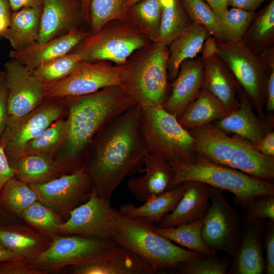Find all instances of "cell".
<instances>
[{"label":"cell","mask_w":274,"mask_h":274,"mask_svg":"<svg viewBox=\"0 0 274 274\" xmlns=\"http://www.w3.org/2000/svg\"><path fill=\"white\" fill-rule=\"evenodd\" d=\"M141 106L136 104L106 122L89 145L83 166L93 189L111 200L123 180L138 172L149 152L141 127Z\"/></svg>","instance_id":"obj_1"},{"label":"cell","mask_w":274,"mask_h":274,"mask_svg":"<svg viewBox=\"0 0 274 274\" xmlns=\"http://www.w3.org/2000/svg\"><path fill=\"white\" fill-rule=\"evenodd\" d=\"M63 99L68 109L66 133L53 158L64 170L72 172L83 167L87 149L102 126L138 104L122 85Z\"/></svg>","instance_id":"obj_2"},{"label":"cell","mask_w":274,"mask_h":274,"mask_svg":"<svg viewBox=\"0 0 274 274\" xmlns=\"http://www.w3.org/2000/svg\"><path fill=\"white\" fill-rule=\"evenodd\" d=\"M188 131L197 155L259 179H273L274 156L262 154L249 142L235 135L229 136L212 123Z\"/></svg>","instance_id":"obj_3"},{"label":"cell","mask_w":274,"mask_h":274,"mask_svg":"<svg viewBox=\"0 0 274 274\" xmlns=\"http://www.w3.org/2000/svg\"><path fill=\"white\" fill-rule=\"evenodd\" d=\"M168 57L167 46L151 42L123 64L121 85L141 106H162L168 98Z\"/></svg>","instance_id":"obj_4"},{"label":"cell","mask_w":274,"mask_h":274,"mask_svg":"<svg viewBox=\"0 0 274 274\" xmlns=\"http://www.w3.org/2000/svg\"><path fill=\"white\" fill-rule=\"evenodd\" d=\"M169 162L174 177L167 190L185 181H199L230 192L234 195L236 203L245 209L256 196H274V185L269 181L217 164L197 154L191 163Z\"/></svg>","instance_id":"obj_5"},{"label":"cell","mask_w":274,"mask_h":274,"mask_svg":"<svg viewBox=\"0 0 274 274\" xmlns=\"http://www.w3.org/2000/svg\"><path fill=\"white\" fill-rule=\"evenodd\" d=\"M116 231L112 239L137 254L154 267L174 271L180 264L203 256L160 235L150 223L127 217L114 208Z\"/></svg>","instance_id":"obj_6"},{"label":"cell","mask_w":274,"mask_h":274,"mask_svg":"<svg viewBox=\"0 0 274 274\" xmlns=\"http://www.w3.org/2000/svg\"><path fill=\"white\" fill-rule=\"evenodd\" d=\"M216 42L218 55L242 86L258 117L264 119L266 85L271 67L274 65V48L257 55L242 41Z\"/></svg>","instance_id":"obj_7"},{"label":"cell","mask_w":274,"mask_h":274,"mask_svg":"<svg viewBox=\"0 0 274 274\" xmlns=\"http://www.w3.org/2000/svg\"><path fill=\"white\" fill-rule=\"evenodd\" d=\"M141 127L149 152L169 161L191 163L196 159L193 136L162 106H141Z\"/></svg>","instance_id":"obj_8"},{"label":"cell","mask_w":274,"mask_h":274,"mask_svg":"<svg viewBox=\"0 0 274 274\" xmlns=\"http://www.w3.org/2000/svg\"><path fill=\"white\" fill-rule=\"evenodd\" d=\"M149 41L130 21L114 20L89 35L72 52L83 61H111L122 65Z\"/></svg>","instance_id":"obj_9"},{"label":"cell","mask_w":274,"mask_h":274,"mask_svg":"<svg viewBox=\"0 0 274 274\" xmlns=\"http://www.w3.org/2000/svg\"><path fill=\"white\" fill-rule=\"evenodd\" d=\"M112 239L80 235H56L48 247L30 262L47 273L66 266L81 265L101 258L114 245Z\"/></svg>","instance_id":"obj_10"},{"label":"cell","mask_w":274,"mask_h":274,"mask_svg":"<svg viewBox=\"0 0 274 274\" xmlns=\"http://www.w3.org/2000/svg\"><path fill=\"white\" fill-rule=\"evenodd\" d=\"M124 65L107 61H81L63 78L44 85L47 99L87 95L102 89L122 84Z\"/></svg>","instance_id":"obj_11"},{"label":"cell","mask_w":274,"mask_h":274,"mask_svg":"<svg viewBox=\"0 0 274 274\" xmlns=\"http://www.w3.org/2000/svg\"><path fill=\"white\" fill-rule=\"evenodd\" d=\"M21 117L7 123L0 139L10 165L15 169L19 159L24 155L26 145L65 112L64 99H48Z\"/></svg>","instance_id":"obj_12"},{"label":"cell","mask_w":274,"mask_h":274,"mask_svg":"<svg viewBox=\"0 0 274 274\" xmlns=\"http://www.w3.org/2000/svg\"><path fill=\"white\" fill-rule=\"evenodd\" d=\"M242 228L243 217L229 204L221 190L215 188L201 231L204 243L217 252L224 251L233 258Z\"/></svg>","instance_id":"obj_13"},{"label":"cell","mask_w":274,"mask_h":274,"mask_svg":"<svg viewBox=\"0 0 274 274\" xmlns=\"http://www.w3.org/2000/svg\"><path fill=\"white\" fill-rule=\"evenodd\" d=\"M70 217L58 227L57 234L80 235L112 239L117 227L110 200L92 189L88 199L69 212Z\"/></svg>","instance_id":"obj_14"},{"label":"cell","mask_w":274,"mask_h":274,"mask_svg":"<svg viewBox=\"0 0 274 274\" xmlns=\"http://www.w3.org/2000/svg\"><path fill=\"white\" fill-rule=\"evenodd\" d=\"M29 185L39 201L60 216L86 201L93 189L92 181L84 167L46 183Z\"/></svg>","instance_id":"obj_15"},{"label":"cell","mask_w":274,"mask_h":274,"mask_svg":"<svg viewBox=\"0 0 274 274\" xmlns=\"http://www.w3.org/2000/svg\"><path fill=\"white\" fill-rule=\"evenodd\" d=\"M8 90L7 123L28 113L43 102L44 84L18 61L11 59L3 71Z\"/></svg>","instance_id":"obj_16"},{"label":"cell","mask_w":274,"mask_h":274,"mask_svg":"<svg viewBox=\"0 0 274 274\" xmlns=\"http://www.w3.org/2000/svg\"><path fill=\"white\" fill-rule=\"evenodd\" d=\"M264 220H248L243 217L241 239L231 264L230 273L261 274L265 269L263 243Z\"/></svg>","instance_id":"obj_17"},{"label":"cell","mask_w":274,"mask_h":274,"mask_svg":"<svg viewBox=\"0 0 274 274\" xmlns=\"http://www.w3.org/2000/svg\"><path fill=\"white\" fill-rule=\"evenodd\" d=\"M71 266L75 274H155L159 271L137 254L116 242L100 259Z\"/></svg>","instance_id":"obj_18"},{"label":"cell","mask_w":274,"mask_h":274,"mask_svg":"<svg viewBox=\"0 0 274 274\" xmlns=\"http://www.w3.org/2000/svg\"><path fill=\"white\" fill-rule=\"evenodd\" d=\"M238 108L213 124L224 133H233L252 145H256L273 130L272 119H261L254 113L249 99L243 90L237 95Z\"/></svg>","instance_id":"obj_19"},{"label":"cell","mask_w":274,"mask_h":274,"mask_svg":"<svg viewBox=\"0 0 274 274\" xmlns=\"http://www.w3.org/2000/svg\"><path fill=\"white\" fill-rule=\"evenodd\" d=\"M184 182L186 190L183 195L175 209L166 214L157 226L174 227L194 222L206 215L215 188L197 181Z\"/></svg>","instance_id":"obj_20"},{"label":"cell","mask_w":274,"mask_h":274,"mask_svg":"<svg viewBox=\"0 0 274 274\" xmlns=\"http://www.w3.org/2000/svg\"><path fill=\"white\" fill-rule=\"evenodd\" d=\"M204 65L201 57L184 61L179 72L172 81L171 93L162 108L177 118L197 96L201 89Z\"/></svg>","instance_id":"obj_21"},{"label":"cell","mask_w":274,"mask_h":274,"mask_svg":"<svg viewBox=\"0 0 274 274\" xmlns=\"http://www.w3.org/2000/svg\"><path fill=\"white\" fill-rule=\"evenodd\" d=\"M89 35L76 27L47 42L35 43L20 51L11 50L9 56L32 71L41 64L70 53Z\"/></svg>","instance_id":"obj_22"},{"label":"cell","mask_w":274,"mask_h":274,"mask_svg":"<svg viewBox=\"0 0 274 274\" xmlns=\"http://www.w3.org/2000/svg\"><path fill=\"white\" fill-rule=\"evenodd\" d=\"M81 18V6L75 0H43L37 43L42 44L66 34L77 27Z\"/></svg>","instance_id":"obj_23"},{"label":"cell","mask_w":274,"mask_h":274,"mask_svg":"<svg viewBox=\"0 0 274 274\" xmlns=\"http://www.w3.org/2000/svg\"><path fill=\"white\" fill-rule=\"evenodd\" d=\"M204 75L202 88L218 98L230 112L239 105L238 94L242 86L218 54L203 59Z\"/></svg>","instance_id":"obj_24"},{"label":"cell","mask_w":274,"mask_h":274,"mask_svg":"<svg viewBox=\"0 0 274 274\" xmlns=\"http://www.w3.org/2000/svg\"><path fill=\"white\" fill-rule=\"evenodd\" d=\"M145 174L129 179L127 187L135 198L144 202L152 195L166 191L174 177L169 161L149 152L144 159Z\"/></svg>","instance_id":"obj_25"},{"label":"cell","mask_w":274,"mask_h":274,"mask_svg":"<svg viewBox=\"0 0 274 274\" xmlns=\"http://www.w3.org/2000/svg\"><path fill=\"white\" fill-rule=\"evenodd\" d=\"M51 239L25 225H0V245L30 261L49 246Z\"/></svg>","instance_id":"obj_26"},{"label":"cell","mask_w":274,"mask_h":274,"mask_svg":"<svg viewBox=\"0 0 274 274\" xmlns=\"http://www.w3.org/2000/svg\"><path fill=\"white\" fill-rule=\"evenodd\" d=\"M185 190L186 186L183 182L161 193L151 196L141 206L136 207L130 203H124L118 210L127 217L157 226L166 214L175 209Z\"/></svg>","instance_id":"obj_27"},{"label":"cell","mask_w":274,"mask_h":274,"mask_svg":"<svg viewBox=\"0 0 274 274\" xmlns=\"http://www.w3.org/2000/svg\"><path fill=\"white\" fill-rule=\"evenodd\" d=\"M42 7L23 8L12 13L9 26L2 36L14 50H22L37 43Z\"/></svg>","instance_id":"obj_28"},{"label":"cell","mask_w":274,"mask_h":274,"mask_svg":"<svg viewBox=\"0 0 274 274\" xmlns=\"http://www.w3.org/2000/svg\"><path fill=\"white\" fill-rule=\"evenodd\" d=\"M211 36L203 25L192 23L189 27L169 46L167 68L168 80L178 75L180 66L185 60L196 57L206 40Z\"/></svg>","instance_id":"obj_29"},{"label":"cell","mask_w":274,"mask_h":274,"mask_svg":"<svg viewBox=\"0 0 274 274\" xmlns=\"http://www.w3.org/2000/svg\"><path fill=\"white\" fill-rule=\"evenodd\" d=\"M230 112L216 96L201 88L196 97L178 118L181 126L189 131L221 119Z\"/></svg>","instance_id":"obj_30"},{"label":"cell","mask_w":274,"mask_h":274,"mask_svg":"<svg viewBox=\"0 0 274 274\" xmlns=\"http://www.w3.org/2000/svg\"><path fill=\"white\" fill-rule=\"evenodd\" d=\"M242 41L257 55L274 48V0L256 13Z\"/></svg>","instance_id":"obj_31"},{"label":"cell","mask_w":274,"mask_h":274,"mask_svg":"<svg viewBox=\"0 0 274 274\" xmlns=\"http://www.w3.org/2000/svg\"><path fill=\"white\" fill-rule=\"evenodd\" d=\"M15 169V177L28 185L45 183L64 174L53 156L43 154L22 156Z\"/></svg>","instance_id":"obj_32"},{"label":"cell","mask_w":274,"mask_h":274,"mask_svg":"<svg viewBox=\"0 0 274 274\" xmlns=\"http://www.w3.org/2000/svg\"><path fill=\"white\" fill-rule=\"evenodd\" d=\"M206 216L194 222L171 228H162L151 224L157 234L187 250L206 255H216L217 252L203 242L201 231Z\"/></svg>","instance_id":"obj_33"},{"label":"cell","mask_w":274,"mask_h":274,"mask_svg":"<svg viewBox=\"0 0 274 274\" xmlns=\"http://www.w3.org/2000/svg\"><path fill=\"white\" fill-rule=\"evenodd\" d=\"M162 12L158 39L166 46L183 33L192 23L180 0H160Z\"/></svg>","instance_id":"obj_34"},{"label":"cell","mask_w":274,"mask_h":274,"mask_svg":"<svg viewBox=\"0 0 274 274\" xmlns=\"http://www.w3.org/2000/svg\"><path fill=\"white\" fill-rule=\"evenodd\" d=\"M160 0H140L127 10L129 21L151 42H156L160 28Z\"/></svg>","instance_id":"obj_35"},{"label":"cell","mask_w":274,"mask_h":274,"mask_svg":"<svg viewBox=\"0 0 274 274\" xmlns=\"http://www.w3.org/2000/svg\"><path fill=\"white\" fill-rule=\"evenodd\" d=\"M37 201L38 196L30 186L15 176L7 182L0 193V206L20 218L23 212Z\"/></svg>","instance_id":"obj_36"},{"label":"cell","mask_w":274,"mask_h":274,"mask_svg":"<svg viewBox=\"0 0 274 274\" xmlns=\"http://www.w3.org/2000/svg\"><path fill=\"white\" fill-rule=\"evenodd\" d=\"M126 4L127 0H91L89 34H95L112 21H129Z\"/></svg>","instance_id":"obj_37"},{"label":"cell","mask_w":274,"mask_h":274,"mask_svg":"<svg viewBox=\"0 0 274 274\" xmlns=\"http://www.w3.org/2000/svg\"><path fill=\"white\" fill-rule=\"evenodd\" d=\"M66 120H57L25 146L24 155L43 154L54 156L62 145L66 133Z\"/></svg>","instance_id":"obj_38"},{"label":"cell","mask_w":274,"mask_h":274,"mask_svg":"<svg viewBox=\"0 0 274 274\" xmlns=\"http://www.w3.org/2000/svg\"><path fill=\"white\" fill-rule=\"evenodd\" d=\"M21 218L30 226L51 239L58 235V227L62 223L59 215L39 201L27 208Z\"/></svg>","instance_id":"obj_39"},{"label":"cell","mask_w":274,"mask_h":274,"mask_svg":"<svg viewBox=\"0 0 274 274\" xmlns=\"http://www.w3.org/2000/svg\"><path fill=\"white\" fill-rule=\"evenodd\" d=\"M255 14L237 8L227 9L220 19L222 41H242Z\"/></svg>","instance_id":"obj_40"},{"label":"cell","mask_w":274,"mask_h":274,"mask_svg":"<svg viewBox=\"0 0 274 274\" xmlns=\"http://www.w3.org/2000/svg\"><path fill=\"white\" fill-rule=\"evenodd\" d=\"M192 22L204 26L216 40H223L220 19L204 0H180Z\"/></svg>","instance_id":"obj_41"},{"label":"cell","mask_w":274,"mask_h":274,"mask_svg":"<svg viewBox=\"0 0 274 274\" xmlns=\"http://www.w3.org/2000/svg\"><path fill=\"white\" fill-rule=\"evenodd\" d=\"M82 61L74 52L46 62L32 71L44 85L64 78Z\"/></svg>","instance_id":"obj_42"},{"label":"cell","mask_w":274,"mask_h":274,"mask_svg":"<svg viewBox=\"0 0 274 274\" xmlns=\"http://www.w3.org/2000/svg\"><path fill=\"white\" fill-rule=\"evenodd\" d=\"M231 263L216 255H204L181 263L174 271L181 274H225Z\"/></svg>","instance_id":"obj_43"},{"label":"cell","mask_w":274,"mask_h":274,"mask_svg":"<svg viewBox=\"0 0 274 274\" xmlns=\"http://www.w3.org/2000/svg\"><path fill=\"white\" fill-rule=\"evenodd\" d=\"M244 218L268 219L274 222V196L261 195L253 197L248 204Z\"/></svg>","instance_id":"obj_44"},{"label":"cell","mask_w":274,"mask_h":274,"mask_svg":"<svg viewBox=\"0 0 274 274\" xmlns=\"http://www.w3.org/2000/svg\"><path fill=\"white\" fill-rule=\"evenodd\" d=\"M0 274H46L26 259L0 262Z\"/></svg>","instance_id":"obj_45"},{"label":"cell","mask_w":274,"mask_h":274,"mask_svg":"<svg viewBox=\"0 0 274 274\" xmlns=\"http://www.w3.org/2000/svg\"><path fill=\"white\" fill-rule=\"evenodd\" d=\"M264 241L266 253L265 269L267 274L274 273V222L265 224Z\"/></svg>","instance_id":"obj_46"},{"label":"cell","mask_w":274,"mask_h":274,"mask_svg":"<svg viewBox=\"0 0 274 274\" xmlns=\"http://www.w3.org/2000/svg\"><path fill=\"white\" fill-rule=\"evenodd\" d=\"M8 90L4 71L0 72V139L8 121Z\"/></svg>","instance_id":"obj_47"},{"label":"cell","mask_w":274,"mask_h":274,"mask_svg":"<svg viewBox=\"0 0 274 274\" xmlns=\"http://www.w3.org/2000/svg\"><path fill=\"white\" fill-rule=\"evenodd\" d=\"M15 175V169L10 165L4 147L0 142V193L7 182Z\"/></svg>","instance_id":"obj_48"},{"label":"cell","mask_w":274,"mask_h":274,"mask_svg":"<svg viewBox=\"0 0 274 274\" xmlns=\"http://www.w3.org/2000/svg\"><path fill=\"white\" fill-rule=\"evenodd\" d=\"M255 148L263 154L274 156V131L268 132L256 145Z\"/></svg>","instance_id":"obj_49"},{"label":"cell","mask_w":274,"mask_h":274,"mask_svg":"<svg viewBox=\"0 0 274 274\" xmlns=\"http://www.w3.org/2000/svg\"><path fill=\"white\" fill-rule=\"evenodd\" d=\"M11 11L9 0H0V36L9 26Z\"/></svg>","instance_id":"obj_50"},{"label":"cell","mask_w":274,"mask_h":274,"mask_svg":"<svg viewBox=\"0 0 274 274\" xmlns=\"http://www.w3.org/2000/svg\"><path fill=\"white\" fill-rule=\"evenodd\" d=\"M269 0H228V6L245 11L254 12L264 2Z\"/></svg>","instance_id":"obj_51"},{"label":"cell","mask_w":274,"mask_h":274,"mask_svg":"<svg viewBox=\"0 0 274 274\" xmlns=\"http://www.w3.org/2000/svg\"><path fill=\"white\" fill-rule=\"evenodd\" d=\"M265 108L267 112L274 111V65L271 67L267 82Z\"/></svg>","instance_id":"obj_52"},{"label":"cell","mask_w":274,"mask_h":274,"mask_svg":"<svg viewBox=\"0 0 274 274\" xmlns=\"http://www.w3.org/2000/svg\"><path fill=\"white\" fill-rule=\"evenodd\" d=\"M12 11H16L23 8L43 7V0H9Z\"/></svg>","instance_id":"obj_53"},{"label":"cell","mask_w":274,"mask_h":274,"mask_svg":"<svg viewBox=\"0 0 274 274\" xmlns=\"http://www.w3.org/2000/svg\"><path fill=\"white\" fill-rule=\"evenodd\" d=\"M202 58L207 59L215 54H218L219 50L216 39L212 36H209L204 41L202 48Z\"/></svg>","instance_id":"obj_54"},{"label":"cell","mask_w":274,"mask_h":274,"mask_svg":"<svg viewBox=\"0 0 274 274\" xmlns=\"http://www.w3.org/2000/svg\"><path fill=\"white\" fill-rule=\"evenodd\" d=\"M212 8L220 19L224 12L228 9V0H204Z\"/></svg>","instance_id":"obj_55"},{"label":"cell","mask_w":274,"mask_h":274,"mask_svg":"<svg viewBox=\"0 0 274 274\" xmlns=\"http://www.w3.org/2000/svg\"><path fill=\"white\" fill-rule=\"evenodd\" d=\"M22 259L23 258L0 245V262Z\"/></svg>","instance_id":"obj_56"},{"label":"cell","mask_w":274,"mask_h":274,"mask_svg":"<svg viewBox=\"0 0 274 274\" xmlns=\"http://www.w3.org/2000/svg\"><path fill=\"white\" fill-rule=\"evenodd\" d=\"M91 0H80V6L82 18L89 22V8Z\"/></svg>","instance_id":"obj_57"},{"label":"cell","mask_w":274,"mask_h":274,"mask_svg":"<svg viewBox=\"0 0 274 274\" xmlns=\"http://www.w3.org/2000/svg\"><path fill=\"white\" fill-rule=\"evenodd\" d=\"M13 218L0 206V225L12 223Z\"/></svg>","instance_id":"obj_58"},{"label":"cell","mask_w":274,"mask_h":274,"mask_svg":"<svg viewBox=\"0 0 274 274\" xmlns=\"http://www.w3.org/2000/svg\"><path fill=\"white\" fill-rule=\"evenodd\" d=\"M139 1L140 0H127L126 7L127 10L130 6Z\"/></svg>","instance_id":"obj_59"}]
</instances>
